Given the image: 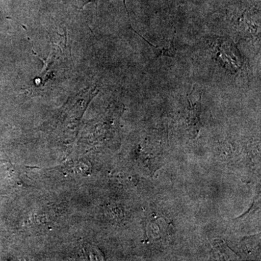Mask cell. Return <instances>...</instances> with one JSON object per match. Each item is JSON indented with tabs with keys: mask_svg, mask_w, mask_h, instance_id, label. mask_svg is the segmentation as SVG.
I'll return each instance as SVG.
<instances>
[{
	"mask_svg": "<svg viewBox=\"0 0 261 261\" xmlns=\"http://www.w3.org/2000/svg\"><path fill=\"white\" fill-rule=\"evenodd\" d=\"M144 39L152 47V50H153L156 56H166L170 57V58H174L176 56V49L175 48L174 42L173 40L166 42V44H163L161 47H156V46L152 45L150 42L146 40L145 39Z\"/></svg>",
	"mask_w": 261,
	"mask_h": 261,
	"instance_id": "1",
	"label": "cell"
},
{
	"mask_svg": "<svg viewBox=\"0 0 261 261\" xmlns=\"http://www.w3.org/2000/svg\"><path fill=\"white\" fill-rule=\"evenodd\" d=\"M72 171L79 175H87L90 171L89 163L86 162L84 160L75 161L72 166Z\"/></svg>",
	"mask_w": 261,
	"mask_h": 261,
	"instance_id": "2",
	"label": "cell"
},
{
	"mask_svg": "<svg viewBox=\"0 0 261 261\" xmlns=\"http://www.w3.org/2000/svg\"><path fill=\"white\" fill-rule=\"evenodd\" d=\"M80 1L82 2V5L84 6V5H87V3H91V2L96 1V0H80ZM126 0H124V2Z\"/></svg>",
	"mask_w": 261,
	"mask_h": 261,
	"instance_id": "3",
	"label": "cell"
}]
</instances>
